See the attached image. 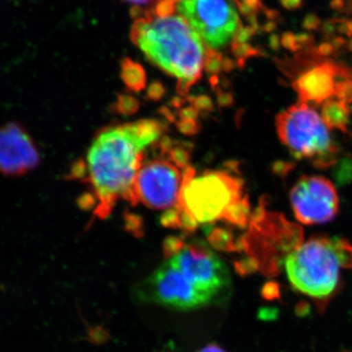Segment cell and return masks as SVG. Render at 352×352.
I'll return each mask as SVG.
<instances>
[{
    "mask_svg": "<svg viewBox=\"0 0 352 352\" xmlns=\"http://www.w3.org/2000/svg\"><path fill=\"white\" fill-rule=\"evenodd\" d=\"M322 20L316 13L310 12L305 15L302 22L303 30L308 32H316L320 30Z\"/></svg>",
    "mask_w": 352,
    "mask_h": 352,
    "instance_id": "19",
    "label": "cell"
},
{
    "mask_svg": "<svg viewBox=\"0 0 352 352\" xmlns=\"http://www.w3.org/2000/svg\"><path fill=\"white\" fill-rule=\"evenodd\" d=\"M284 266L296 291L323 302L339 288L340 267H352V245L340 238L314 236L289 252Z\"/></svg>",
    "mask_w": 352,
    "mask_h": 352,
    "instance_id": "3",
    "label": "cell"
},
{
    "mask_svg": "<svg viewBox=\"0 0 352 352\" xmlns=\"http://www.w3.org/2000/svg\"><path fill=\"white\" fill-rule=\"evenodd\" d=\"M279 2L285 10L289 12L300 10L305 4V0H279Z\"/></svg>",
    "mask_w": 352,
    "mask_h": 352,
    "instance_id": "23",
    "label": "cell"
},
{
    "mask_svg": "<svg viewBox=\"0 0 352 352\" xmlns=\"http://www.w3.org/2000/svg\"><path fill=\"white\" fill-rule=\"evenodd\" d=\"M351 78L344 66L323 60L314 63L294 82L300 103L322 104L337 97L340 85Z\"/></svg>",
    "mask_w": 352,
    "mask_h": 352,
    "instance_id": "11",
    "label": "cell"
},
{
    "mask_svg": "<svg viewBox=\"0 0 352 352\" xmlns=\"http://www.w3.org/2000/svg\"><path fill=\"white\" fill-rule=\"evenodd\" d=\"M277 22H274V21H268V22H266L265 24L263 25V30L266 32H272L277 29Z\"/></svg>",
    "mask_w": 352,
    "mask_h": 352,
    "instance_id": "30",
    "label": "cell"
},
{
    "mask_svg": "<svg viewBox=\"0 0 352 352\" xmlns=\"http://www.w3.org/2000/svg\"><path fill=\"white\" fill-rule=\"evenodd\" d=\"M241 1L256 14L263 11L264 8H265V6H263V0H241Z\"/></svg>",
    "mask_w": 352,
    "mask_h": 352,
    "instance_id": "26",
    "label": "cell"
},
{
    "mask_svg": "<svg viewBox=\"0 0 352 352\" xmlns=\"http://www.w3.org/2000/svg\"><path fill=\"white\" fill-rule=\"evenodd\" d=\"M122 76L127 87L131 89L140 90L144 87L145 73L142 67L129 58H124L122 62Z\"/></svg>",
    "mask_w": 352,
    "mask_h": 352,
    "instance_id": "14",
    "label": "cell"
},
{
    "mask_svg": "<svg viewBox=\"0 0 352 352\" xmlns=\"http://www.w3.org/2000/svg\"><path fill=\"white\" fill-rule=\"evenodd\" d=\"M234 265H235L236 272L242 275V276L252 274V273L258 271L259 268L258 263L251 256L236 261Z\"/></svg>",
    "mask_w": 352,
    "mask_h": 352,
    "instance_id": "18",
    "label": "cell"
},
{
    "mask_svg": "<svg viewBox=\"0 0 352 352\" xmlns=\"http://www.w3.org/2000/svg\"><path fill=\"white\" fill-rule=\"evenodd\" d=\"M346 47L347 50L352 51V38H351V41H347Z\"/></svg>",
    "mask_w": 352,
    "mask_h": 352,
    "instance_id": "34",
    "label": "cell"
},
{
    "mask_svg": "<svg viewBox=\"0 0 352 352\" xmlns=\"http://www.w3.org/2000/svg\"><path fill=\"white\" fill-rule=\"evenodd\" d=\"M344 15L352 16V0H346V8H344Z\"/></svg>",
    "mask_w": 352,
    "mask_h": 352,
    "instance_id": "33",
    "label": "cell"
},
{
    "mask_svg": "<svg viewBox=\"0 0 352 352\" xmlns=\"http://www.w3.org/2000/svg\"><path fill=\"white\" fill-rule=\"evenodd\" d=\"M129 3L135 4V6H145V4L150 3L153 0H124Z\"/></svg>",
    "mask_w": 352,
    "mask_h": 352,
    "instance_id": "32",
    "label": "cell"
},
{
    "mask_svg": "<svg viewBox=\"0 0 352 352\" xmlns=\"http://www.w3.org/2000/svg\"><path fill=\"white\" fill-rule=\"evenodd\" d=\"M39 152L24 127L8 124L0 127V173L23 175L38 166Z\"/></svg>",
    "mask_w": 352,
    "mask_h": 352,
    "instance_id": "12",
    "label": "cell"
},
{
    "mask_svg": "<svg viewBox=\"0 0 352 352\" xmlns=\"http://www.w3.org/2000/svg\"><path fill=\"white\" fill-rule=\"evenodd\" d=\"M263 12L265 14V17L267 18L268 21H274V22L278 23V20H282L281 14H280L279 11L275 10V9L266 8L265 7Z\"/></svg>",
    "mask_w": 352,
    "mask_h": 352,
    "instance_id": "28",
    "label": "cell"
},
{
    "mask_svg": "<svg viewBox=\"0 0 352 352\" xmlns=\"http://www.w3.org/2000/svg\"><path fill=\"white\" fill-rule=\"evenodd\" d=\"M261 294H263V298H265L266 300H273V298H277L279 291H278L276 285L268 283L264 285Z\"/></svg>",
    "mask_w": 352,
    "mask_h": 352,
    "instance_id": "25",
    "label": "cell"
},
{
    "mask_svg": "<svg viewBox=\"0 0 352 352\" xmlns=\"http://www.w3.org/2000/svg\"><path fill=\"white\" fill-rule=\"evenodd\" d=\"M248 198L244 182L226 170H210L197 175L190 166L185 173L178 208L197 223L223 220L228 210Z\"/></svg>",
    "mask_w": 352,
    "mask_h": 352,
    "instance_id": "4",
    "label": "cell"
},
{
    "mask_svg": "<svg viewBox=\"0 0 352 352\" xmlns=\"http://www.w3.org/2000/svg\"><path fill=\"white\" fill-rule=\"evenodd\" d=\"M177 10L207 48L217 52L230 48L243 25L232 0H182Z\"/></svg>",
    "mask_w": 352,
    "mask_h": 352,
    "instance_id": "7",
    "label": "cell"
},
{
    "mask_svg": "<svg viewBox=\"0 0 352 352\" xmlns=\"http://www.w3.org/2000/svg\"><path fill=\"white\" fill-rule=\"evenodd\" d=\"M208 239L210 244L221 252H235L237 250L235 242H234L232 234L227 229L212 228L208 233Z\"/></svg>",
    "mask_w": 352,
    "mask_h": 352,
    "instance_id": "15",
    "label": "cell"
},
{
    "mask_svg": "<svg viewBox=\"0 0 352 352\" xmlns=\"http://www.w3.org/2000/svg\"><path fill=\"white\" fill-rule=\"evenodd\" d=\"M338 17L330 18L322 22L320 32L325 39L335 38L337 32Z\"/></svg>",
    "mask_w": 352,
    "mask_h": 352,
    "instance_id": "20",
    "label": "cell"
},
{
    "mask_svg": "<svg viewBox=\"0 0 352 352\" xmlns=\"http://www.w3.org/2000/svg\"><path fill=\"white\" fill-rule=\"evenodd\" d=\"M351 109L346 102L333 98L322 104L321 117L330 129L346 131Z\"/></svg>",
    "mask_w": 352,
    "mask_h": 352,
    "instance_id": "13",
    "label": "cell"
},
{
    "mask_svg": "<svg viewBox=\"0 0 352 352\" xmlns=\"http://www.w3.org/2000/svg\"><path fill=\"white\" fill-rule=\"evenodd\" d=\"M163 126L156 120H142L107 127L95 136L87 159L74 175L83 177L94 190L95 214L105 219L120 200L131 203L145 149L159 139Z\"/></svg>",
    "mask_w": 352,
    "mask_h": 352,
    "instance_id": "1",
    "label": "cell"
},
{
    "mask_svg": "<svg viewBox=\"0 0 352 352\" xmlns=\"http://www.w3.org/2000/svg\"><path fill=\"white\" fill-rule=\"evenodd\" d=\"M296 41L300 50H302L303 47H314L315 38L309 32H300V34H296Z\"/></svg>",
    "mask_w": 352,
    "mask_h": 352,
    "instance_id": "22",
    "label": "cell"
},
{
    "mask_svg": "<svg viewBox=\"0 0 352 352\" xmlns=\"http://www.w3.org/2000/svg\"><path fill=\"white\" fill-rule=\"evenodd\" d=\"M280 140L296 157L326 168L337 162L338 149L321 115L308 104L298 103L276 118Z\"/></svg>",
    "mask_w": 352,
    "mask_h": 352,
    "instance_id": "5",
    "label": "cell"
},
{
    "mask_svg": "<svg viewBox=\"0 0 352 352\" xmlns=\"http://www.w3.org/2000/svg\"><path fill=\"white\" fill-rule=\"evenodd\" d=\"M199 289L220 296L230 286L226 263L203 241H194L168 261Z\"/></svg>",
    "mask_w": 352,
    "mask_h": 352,
    "instance_id": "10",
    "label": "cell"
},
{
    "mask_svg": "<svg viewBox=\"0 0 352 352\" xmlns=\"http://www.w3.org/2000/svg\"><path fill=\"white\" fill-rule=\"evenodd\" d=\"M289 200L296 219L307 226L327 223L339 212L337 190L323 176L303 175L298 178L289 192Z\"/></svg>",
    "mask_w": 352,
    "mask_h": 352,
    "instance_id": "9",
    "label": "cell"
},
{
    "mask_svg": "<svg viewBox=\"0 0 352 352\" xmlns=\"http://www.w3.org/2000/svg\"><path fill=\"white\" fill-rule=\"evenodd\" d=\"M279 36H278L277 34H273L270 38V47L273 48V50H278V48H279Z\"/></svg>",
    "mask_w": 352,
    "mask_h": 352,
    "instance_id": "31",
    "label": "cell"
},
{
    "mask_svg": "<svg viewBox=\"0 0 352 352\" xmlns=\"http://www.w3.org/2000/svg\"><path fill=\"white\" fill-rule=\"evenodd\" d=\"M349 31H351V34L352 36V19L349 20Z\"/></svg>",
    "mask_w": 352,
    "mask_h": 352,
    "instance_id": "35",
    "label": "cell"
},
{
    "mask_svg": "<svg viewBox=\"0 0 352 352\" xmlns=\"http://www.w3.org/2000/svg\"><path fill=\"white\" fill-rule=\"evenodd\" d=\"M197 352H226L222 347L217 346V344H210L208 346L203 347L200 351Z\"/></svg>",
    "mask_w": 352,
    "mask_h": 352,
    "instance_id": "29",
    "label": "cell"
},
{
    "mask_svg": "<svg viewBox=\"0 0 352 352\" xmlns=\"http://www.w3.org/2000/svg\"><path fill=\"white\" fill-rule=\"evenodd\" d=\"M168 1H171L173 2V3L177 4L179 3V2L182 1V0H168Z\"/></svg>",
    "mask_w": 352,
    "mask_h": 352,
    "instance_id": "36",
    "label": "cell"
},
{
    "mask_svg": "<svg viewBox=\"0 0 352 352\" xmlns=\"http://www.w3.org/2000/svg\"><path fill=\"white\" fill-rule=\"evenodd\" d=\"M176 8V4L168 0H156L150 12L154 18H168L175 15Z\"/></svg>",
    "mask_w": 352,
    "mask_h": 352,
    "instance_id": "16",
    "label": "cell"
},
{
    "mask_svg": "<svg viewBox=\"0 0 352 352\" xmlns=\"http://www.w3.org/2000/svg\"><path fill=\"white\" fill-rule=\"evenodd\" d=\"M329 6L333 12L344 14V8H346V0H331Z\"/></svg>",
    "mask_w": 352,
    "mask_h": 352,
    "instance_id": "27",
    "label": "cell"
},
{
    "mask_svg": "<svg viewBox=\"0 0 352 352\" xmlns=\"http://www.w3.org/2000/svg\"><path fill=\"white\" fill-rule=\"evenodd\" d=\"M90 337H91L94 342H98V344L102 342L103 344V342H105L109 339V333L104 328H95L90 333Z\"/></svg>",
    "mask_w": 352,
    "mask_h": 352,
    "instance_id": "24",
    "label": "cell"
},
{
    "mask_svg": "<svg viewBox=\"0 0 352 352\" xmlns=\"http://www.w3.org/2000/svg\"><path fill=\"white\" fill-rule=\"evenodd\" d=\"M131 39L151 63L177 80L186 94L205 71V44L182 15L134 21Z\"/></svg>",
    "mask_w": 352,
    "mask_h": 352,
    "instance_id": "2",
    "label": "cell"
},
{
    "mask_svg": "<svg viewBox=\"0 0 352 352\" xmlns=\"http://www.w3.org/2000/svg\"><path fill=\"white\" fill-rule=\"evenodd\" d=\"M282 45L289 51L300 50L296 41V34L292 32H286L281 36Z\"/></svg>",
    "mask_w": 352,
    "mask_h": 352,
    "instance_id": "21",
    "label": "cell"
},
{
    "mask_svg": "<svg viewBox=\"0 0 352 352\" xmlns=\"http://www.w3.org/2000/svg\"><path fill=\"white\" fill-rule=\"evenodd\" d=\"M161 155L149 161H143L136 176L132 191L131 204H143L152 210H170L179 205L185 173L189 166H183L173 159L163 144Z\"/></svg>",
    "mask_w": 352,
    "mask_h": 352,
    "instance_id": "6",
    "label": "cell"
},
{
    "mask_svg": "<svg viewBox=\"0 0 352 352\" xmlns=\"http://www.w3.org/2000/svg\"><path fill=\"white\" fill-rule=\"evenodd\" d=\"M138 298L170 309H198L214 302L219 296L203 291L190 282L180 271L164 263L140 284Z\"/></svg>",
    "mask_w": 352,
    "mask_h": 352,
    "instance_id": "8",
    "label": "cell"
},
{
    "mask_svg": "<svg viewBox=\"0 0 352 352\" xmlns=\"http://www.w3.org/2000/svg\"><path fill=\"white\" fill-rule=\"evenodd\" d=\"M184 240L182 237H177V236H170V237L166 238L164 240L163 245V251L164 256L166 258H171L177 254L178 252L182 251L185 247Z\"/></svg>",
    "mask_w": 352,
    "mask_h": 352,
    "instance_id": "17",
    "label": "cell"
}]
</instances>
